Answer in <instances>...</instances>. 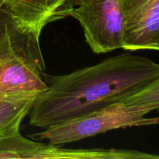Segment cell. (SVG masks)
<instances>
[{"mask_svg":"<svg viewBox=\"0 0 159 159\" xmlns=\"http://www.w3.org/2000/svg\"><path fill=\"white\" fill-rule=\"evenodd\" d=\"M159 79L148 57L122 54L68 75H45L48 87L29 112L30 126L46 130L113 103Z\"/></svg>","mask_w":159,"mask_h":159,"instance_id":"6da1fadb","label":"cell"},{"mask_svg":"<svg viewBox=\"0 0 159 159\" xmlns=\"http://www.w3.org/2000/svg\"><path fill=\"white\" fill-rule=\"evenodd\" d=\"M159 109V79L113 103L30 135L34 141L48 140L54 145L81 141L119 128L158 124V117H148Z\"/></svg>","mask_w":159,"mask_h":159,"instance_id":"7a4b0ae2","label":"cell"},{"mask_svg":"<svg viewBox=\"0 0 159 159\" xmlns=\"http://www.w3.org/2000/svg\"><path fill=\"white\" fill-rule=\"evenodd\" d=\"M67 16L80 23L85 41L93 52L102 54L122 48L120 0H77Z\"/></svg>","mask_w":159,"mask_h":159,"instance_id":"3957f363","label":"cell"},{"mask_svg":"<svg viewBox=\"0 0 159 159\" xmlns=\"http://www.w3.org/2000/svg\"><path fill=\"white\" fill-rule=\"evenodd\" d=\"M124 23L122 48L159 49V0H120Z\"/></svg>","mask_w":159,"mask_h":159,"instance_id":"277c9868","label":"cell"},{"mask_svg":"<svg viewBox=\"0 0 159 159\" xmlns=\"http://www.w3.org/2000/svg\"><path fill=\"white\" fill-rule=\"evenodd\" d=\"M77 0H0V8L12 24L24 32L40 36L51 22L68 16Z\"/></svg>","mask_w":159,"mask_h":159,"instance_id":"5b68a950","label":"cell"},{"mask_svg":"<svg viewBox=\"0 0 159 159\" xmlns=\"http://www.w3.org/2000/svg\"><path fill=\"white\" fill-rule=\"evenodd\" d=\"M37 96L0 99V135L20 131V124L28 115Z\"/></svg>","mask_w":159,"mask_h":159,"instance_id":"8992f818","label":"cell"},{"mask_svg":"<svg viewBox=\"0 0 159 159\" xmlns=\"http://www.w3.org/2000/svg\"><path fill=\"white\" fill-rule=\"evenodd\" d=\"M47 144L27 139L20 131L0 135V159H40Z\"/></svg>","mask_w":159,"mask_h":159,"instance_id":"52a82bcc","label":"cell"},{"mask_svg":"<svg viewBox=\"0 0 159 159\" xmlns=\"http://www.w3.org/2000/svg\"><path fill=\"white\" fill-rule=\"evenodd\" d=\"M1 9L0 15V57L9 51L25 34L16 27L7 15Z\"/></svg>","mask_w":159,"mask_h":159,"instance_id":"ba28073f","label":"cell"}]
</instances>
